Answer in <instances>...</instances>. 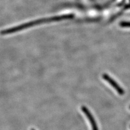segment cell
Returning a JSON list of instances; mask_svg holds the SVG:
<instances>
[{
	"label": "cell",
	"mask_w": 130,
	"mask_h": 130,
	"mask_svg": "<svg viewBox=\"0 0 130 130\" xmlns=\"http://www.w3.org/2000/svg\"><path fill=\"white\" fill-rule=\"evenodd\" d=\"M81 110L83 111L85 115H86V116L88 118L89 123H90L91 125L92 130H99L97 124L94 118V117H93V115H92V113L90 112V111L88 110V109L86 107L82 106L81 107Z\"/></svg>",
	"instance_id": "3"
},
{
	"label": "cell",
	"mask_w": 130,
	"mask_h": 130,
	"mask_svg": "<svg viewBox=\"0 0 130 130\" xmlns=\"http://www.w3.org/2000/svg\"><path fill=\"white\" fill-rule=\"evenodd\" d=\"M103 78L104 80H105L107 82H108L110 84L120 95H123L124 94L125 92L124 91V89L122 88L117 83L116 81L114 80L111 77L109 76L107 74H104L103 75Z\"/></svg>",
	"instance_id": "2"
},
{
	"label": "cell",
	"mask_w": 130,
	"mask_h": 130,
	"mask_svg": "<svg viewBox=\"0 0 130 130\" xmlns=\"http://www.w3.org/2000/svg\"><path fill=\"white\" fill-rule=\"evenodd\" d=\"M129 108H130V106H129Z\"/></svg>",
	"instance_id": "6"
},
{
	"label": "cell",
	"mask_w": 130,
	"mask_h": 130,
	"mask_svg": "<svg viewBox=\"0 0 130 130\" xmlns=\"http://www.w3.org/2000/svg\"><path fill=\"white\" fill-rule=\"evenodd\" d=\"M73 17V14H70V15H64L62 16H55V17L53 18H46V19H42L36 20V21L28 22L26 23H24L21 25L15 27L13 28H8L7 29L3 30L1 31V33L2 35H7L8 34H11L14 33V32L19 31L21 30L26 29V28H28L33 26L34 25H37V24L44 23L45 22H52V21H59V20H62L64 19H71Z\"/></svg>",
	"instance_id": "1"
},
{
	"label": "cell",
	"mask_w": 130,
	"mask_h": 130,
	"mask_svg": "<svg viewBox=\"0 0 130 130\" xmlns=\"http://www.w3.org/2000/svg\"><path fill=\"white\" fill-rule=\"evenodd\" d=\"M119 25L120 27L123 28H130V22H121L120 23Z\"/></svg>",
	"instance_id": "4"
},
{
	"label": "cell",
	"mask_w": 130,
	"mask_h": 130,
	"mask_svg": "<svg viewBox=\"0 0 130 130\" xmlns=\"http://www.w3.org/2000/svg\"><path fill=\"white\" fill-rule=\"evenodd\" d=\"M31 130H35V129H33V128H32Z\"/></svg>",
	"instance_id": "5"
}]
</instances>
